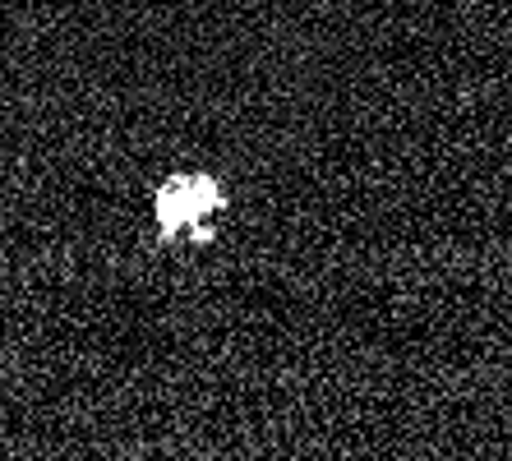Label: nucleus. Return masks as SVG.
Returning a JSON list of instances; mask_svg holds the SVG:
<instances>
[{
  "label": "nucleus",
  "mask_w": 512,
  "mask_h": 461,
  "mask_svg": "<svg viewBox=\"0 0 512 461\" xmlns=\"http://www.w3.org/2000/svg\"><path fill=\"white\" fill-rule=\"evenodd\" d=\"M227 185L213 176V171H176L157 185L153 194V226L157 240L171 245V240H194V245H208L227 213Z\"/></svg>",
  "instance_id": "f257e3e1"
}]
</instances>
